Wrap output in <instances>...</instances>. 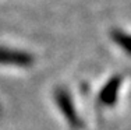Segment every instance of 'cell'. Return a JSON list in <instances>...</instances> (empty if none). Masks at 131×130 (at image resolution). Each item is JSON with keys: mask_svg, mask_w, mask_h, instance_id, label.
I'll list each match as a JSON object with an SVG mask.
<instances>
[{"mask_svg": "<svg viewBox=\"0 0 131 130\" xmlns=\"http://www.w3.org/2000/svg\"><path fill=\"white\" fill-rule=\"evenodd\" d=\"M0 62H7V63H21L24 64L25 62H29L28 59L24 56L23 53H17V55H11L8 52H3L0 51Z\"/></svg>", "mask_w": 131, "mask_h": 130, "instance_id": "obj_1", "label": "cell"}]
</instances>
